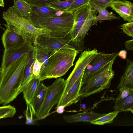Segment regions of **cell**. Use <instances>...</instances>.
<instances>
[{
    "mask_svg": "<svg viewBox=\"0 0 133 133\" xmlns=\"http://www.w3.org/2000/svg\"><path fill=\"white\" fill-rule=\"evenodd\" d=\"M29 56V52L24 53L8 66L1 68L0 104L6 105L20 94L21 80Z\"/></svg>",
    "mask_w": 133,
    "mask_h": 133,
    "instance_id": "cell-1",
    "label": "cell"
},
{
    "mask_svg": "<svg viewBox=\"0 0 133 133\" xmlns=\"http://www.w3.org/2000/svg\"><path fill=\"white\" fill-rule=\"evenodd\" d=\"M3 18L10 24L13 31L23 38L25 43L37 45V39L40 35L50 36L51 31L45 28H38L32 25L27 19L23 17L14 6L9 7L3 13Z\"/></svg>",
    "mask_w": 133,
    "mask_h": 133,
    "instance_id": "cell-2",
    "label": "cell"
},
{
    "mask_svg": "<svg viewBox=\"0 0 133 133\" xmlns=\"http://www.w3.org/2000/svg\"><path fill=\"white\" fill-rule=\"evenodd\" d=\"M79 52L68 45L55 50L47 64L40 71L38 78L41 81L64 75L73 65L74 61Z\"/></svg>",
    "mask_w": 133,
    "mask_h": 133,
    "instance_id": "cell-3",
    "label": "cell"
},
{
    "mask_svg": "<svg viewBox=\"0 0 133 133\" xmlns=\"http://www.w3.org/2000/svg\"><path fill=\"white\" fill-rule=\"evenodd\" d=\"M72 12L74 23L70 34L75 49L79 52L84 48L83 40L86 34L97 22V11L89 2Z\"/></svg>",
    "mask_w": 133,
    "mask_h": 133,
    "instance_id": "cell-4",
    "label": "cell"
},
{
    "mask_svg": "<svg viewBox=\"0 0 133 133\" xmlns=\"http://www.w3.org/2000/svg\"><path fill=\"white\" fill-rule=\"evenodd\" d=\"M114 61H112L103 67L91 77L82 81L79 95L85 98L109 88L115 73L112 69Z\"/></svg>",
    "mask_w": 133,
    "mask_h": 133,
    "instance_id": "cell-5",
    "label": "cell"
},
{
    "mask_svg": "<svg viewBox=\"0 0 133 133\" xmlns=\"http://www.w3.org/2000/svg\"><path fill=\"white\" fill-rule=\"evenodd\" d=\"M74 23L72 12L65 11L59 15L42 21L36 27L48 29L51 31V36L62 37L70 34Z\"/></svg>",
    "mask_w": 133,
    "mask_h": 133,
    "instance_id": "cell-6",
    "label": "cell"
},
{
    "mask_svg": "<svg viewBox=\"0 0 133 133\" xmlns=\"http://www.w3.org/2000/svg\"><path fill=\"white\" fill-rule=\"evenodd\" d=\"M65 85V80L60 78L56 79L51 85L46 87L44 101L36 116L37 120L43 119L49 115L52 108L59 101Z\"/></svg>",
    "mask_w": 133,
    "mask_h": 133,
    "instance_id": "cell-7",
    "label": "cell"
},
{
    "mask_svg": "<svg viewBox=\"0 0 133 133\" xmlns=\"http://www.w3.org/2000/svg\"><path fill=\"white\" fill-rule=\"evenodd\" d=\"M98 53L97 50L96 49L92 50L86 49L81 53L73 71L65 80V86L61 98L66 95L84 71L87 65Z\"/></svg>",
    "mask_w": 133,
    "mask_h": 133,
    "instance_id": "cell-8",
    "label": "cell"
},
{
    "mask_svg": "<svg viewBox=\"0 0 133 133\" xmlns=\"http://www.w3.org/2000/svg\"><path fill=\"white\" fill-rule=\"evenodd\" d=\"M118 53V52L110 54L98 52L86 66L82 81L91 77L110 62L115 61Z\"/></svg>",
    "mask_w": 133,
    "mask_h": 133,
    "instance_id": "cell-9",
    "label": "cell"
},
{
    "mask_svg": "<svg viewBox=\"0 0 133 133\" xmlns=\"http://www.w3.org/2000/svg\"><path fill=\"white\" fill-rule=\"evenodd\" d=\"M63 11H59L49 6L31 5L30 12L26 18L36 27L40 22L48 18L59 15Z\"/></svg>",
    "mask_w": 133,
    "mask_h": 133,
    "instance_id": "cell-10",
    "label": "cell"
},
{
    "mask_svg": "<svg viewBox=\"0 0 133 133\" xmlns=\"http://www.w3.org/2000/svg\"><path fill=\"white\" fill-rule=\"evenodd\" d=\"M37 41V45L53 50H57L66 45L74 48L70 34L62 37L40 35Z\"/></svg>",
    "mask_w": 133,
    "mask_h": 133,
    "instance_id": "cell-11",
    "label": "cell"
},
{
    "mask_svg": "<svg viewBox=\"0 0 133 133\" xmlns=\"http://www.w3.org/2000/svg\"><path fill=\"white\" fill-rule=\"evenodd\" d=\"M32 45L25 43L17 47L5 49L3 55L1 68H5L24 53H29L34 49Z\"/></svg>",
    "mask_w": 133,
    "mask_h": 133,
    "instance_id": "cell-12",
    "label": "cell"
},
{
    "mask_svg": "<svg viewBox=\"0 0 133 133\" xmlns=\"http://www.w3.org/2000/svg\"><path fill=\"white\" fill-rule=\"evenodd\" d=\"M110 7L124 21L133 22V4L131 2L125 0H115L112 2Z\"/></svg>",
    "mask_w": 133,
    "mask_h": 133,
    "instance_id": "cell-13",
    "label": "cell"
},
{
    "mask_svg": "<svg viewBox=\"0 0 133 133\" xmlns=\"http://www.w3.org/2000/svg\"><path fill=\"white\" fill-rule=\"evenodd\" d=\"M84 71L66 95L60 98L56 107L60 105H63L65 107L69 106L76 103L79 100L80 98L79 93Z\"/></svg>",
    "mask_w": 133,
    "mask_h": 133,
    "instance_id": "cell-14",
    "label": "cell"
},
{
    "mask_svg": "<svg viewBox=\"0 0 133 133\" xmlns=\"http://www.w3.org/2000/svg\"><path fill=\"white\" fill-rule=\"evenodd\" d=\"M5 25L6 29L1 38L5 49L16 47L25 43L22 37L13 31L9 24L7 23Z\"/></svg>",
    "mask_w": 133,
    "mask_h": 133,
    "instance_id": "cell-15",
    "label": "cell"
},
{
    "mask_svg": "<svg viewBox=\"0 0 133 133\" xmlns=\"http://www.w3.org/2000/svg\"><path fill=\"white\" fill-rule=\"evenodd\" d=\"M46 86L42 83L39 84L30 103L33 115L35 116L42 104L46 91Z\"/></svg>",
    "mask_w": 133,
    "mask_h": 133,
    "instance_id": "cell-16",
    "label": "cell"
},
{
    "mask_svg": "<svg viewBox=\"0 0 133 133\" xmlns=\"http://www.w3.org/2000/svg\"><path fill=\"white\" fill-rule=\"evenodd\" d=\"M106 114L96 113L91 111L90 112H84L71 115H64L63 116V118L65 121L69 123L79 122H90Z\"/></svg>",
    "mask_w": 133,
    "mask_h": 133,
    "instance_id": "cell-17",
    "label": "cell"
},
{
    "mask_svg": "<svg viewBox=\"0 0 133 133\" xmlns=\"http://www.w3.org/2000/svg\"><path fill=\"white\" fill-rule=\"evenodd\" d=\"M127 65L123 74L120 77L117 88L119 89L124 86L133 88V61L127 59Z\"/></svg>",
    "mask_w": 133,
    "mask_h": 133,
    "instance_id": "cell-18",
    "label": "cell"
},
{
    "mask_svg": "<svg viewBox=\"0 0 133 133\" xmlns=\"http://www.w3.org/2000/svg\"><path fill=\"white\" fill-rule=\"evenodd\" d=\"M41 82L39 78H34L30 80L25 86L22 92L26 103H30Z\"/></svg>",
    "mask_w": 133,
    "mask_h": 133,
    "instance_id": "cell-19",
    "label": "cell"
},
{
    "mask_svg": "<svg viewBox=\"0 0 133 133\" xmlns=\"http://www.w3.org/2000/svg\"><path fill=\"white\" fill-rule=\"evenodd\" d=\"M36 52V57L40 62L43 63L40 71L42 70L48 63L50 56L55 50L37 45L34 47Z\"/></svg>",
    "mask_w": 133,
    "mask_h": 133,
    "instance_id": "cell-20",
    "label": "cell"
},
{
    "mask_svg": "<svg viewBox=\"0 0 133 133\" xmlns=\"http://www.w3.org/2000/svg\"><path fill=\"white\" fill-rule=\"evenodd\" d=\"M89 3L99 13L98 15L96 17V20L97 22L103 20L120 19V17L116 16L112 12H109L106 9L98 7L90 1H89Z\"/></svg>",
    "mask_w": 133,
    "mask_h": 133,
    "instance_id": "cell-21",
    "label": "cell"
},
{
    "mask_svg": "<svg viewBox=\"0 0 133 133\" xmlns=\"http://www.w3.org/2000/svg\"><path fill=\"white\" fill-rule=\"evenodd\" d=\"M14 6L21 15L26 18L29 14L31 5L25 0H14Z\"/></svg>",
    "mask_w": 133,
    "mask_h": 133,
    "instance_id": "cell-22",
    "label": "cell"
},
{
    "mask_svg": "<svg viewBox=\"0 0 133 133\" xmlns=\"http://www.w3.org/2000/svg\"><path fill=\"white\" fill-rule=\"evenodd\" d=\"M114 109L120 112L123 111L133 112V93L124 98Z\"/></svg>",
    "mask_w": 133,
    "mask_h": 133,
    "instance_id": "cell-23",
    "label": "cell"
},
{
    "mask_svg": "<svg viewBox=\"0 0 133 133\" xmlns=\"http://www.w3.org/2000/svg\"><path fill=\"white\" fill-rule=\"evenodd\" d=\"M120 112L115 111L107 114L105 115L99 117L90 122L91 124L98 125H102L109 123L112 122Z\"/></svg>",
    "mask_w": 133,
    "mask_h": 133,
    "instance_id": "cell-24",
    "label": "cell"
},
{
    "mask_svg": "<svg viewBox=\"0 0 133 133\" xmlns=\"http://www.w3.org/2000/svg\"><path fill=\"white\" fill-rule=\"evenodd\" d=\"M16 112L15 107L11 105L0 107V119L4 118L13 117Z\"/></svg>",
    "mask_w": 133,
    "mask_h": 133,
    "instance_id": "cell-25",
    "label": "cell"
},
{
    "mask_svg": "<svg viewBox=\"0 0 133 133\" xmlns=\"http://www.w3.org/2000/svg\"><path fill=\"white\" fill-rule=\"evenodd\" d=\"M120 93L116 98L115 104L114 107V109L121 102L130 94L133 93V88L124 86L119 89Z\"/></svg>",
    "mask_w": 133,
    "mask_h": 133,
    "instance_id": "cell-26",
    "label": "cell"
},
{
    "mask_svg": "<svg viewBox=\"0 0 133 133\" xmlns=\"http://www.w3.org/2000/svg\"><path fill=\"white\" fill-rule=\"evenodd\" d=\"M74 0H65L59 1L49 5L50 7L59 11H66Z\"/></svg>",
    "mask_w": 133,
    "mask_h": 133,
    "instance_id": "cell-27",
    "label": "cell"
},
{
    "mask_svg": "<svg viewBox=\"0 0 133 133\" xmlns=\"http://www.w3.org/2000/svg\"><path fill=\"white\" fill-rule=\"evenodd\" d=\"M31 5L48 6L60 0H25Z\"/></svg>",
    "mask_w": 133,
    "mask_h": 133,
    "instance_id": "cell-28",
    "label": "cell"
},
{
    "mask_svg": "<svg viewBox=\"0 0 133 133\" xmlns=\"http://www.w3.org/2000/svg\"><path fill=\"white\" fill-rule=\"evenodd\" d=\"M90 0H74L66 10L73 12L88 3Z\"/></svg>",
    "mask_w": 133,
    "mask_h": 133,
    "instance_id": "cell-29",
    "label": "cell"
},
{
    "mask_svg": "<svg viewBox=\"0 0 133 133\" xmlns=\"http://www.w3.org/2000/svg\"><path fill=\"white\" fill-rule=\"evenodd\" d=\"M123 32L130 37H133V22H128L120 25Z\"/></svg>",
    "mask_w": 133,
    "mask_h": 133,
    "instance_id": "cell-30",
    "label": "cell"
},
{
    "mask_svg": "<svg viewBox=\"0 0 133 133\" xmlns=\"http://www.w3.org/2000/svg\"><path fill=\"white\" fill-rule=\"evenodd\" d=\"M26 104V109L25 112V116L26 118L25 123L27 125H32L33 123V114L30 106L29 104L27 103Z\"/></svg>",
    "mask_w": 133,
    "mask_h": 133,
    "instance_id": "cell-31",
    "label": "cell"
},
{
    "mask_svg": "<svg viewBox=\"0 0 133 133\" xmlns=\"http://www.w3.org/2000/svg\"><path fill=\"white\" fill-rule=\"evenodd\" d=\"M113 0H90V1L98 7L106 9L110 7Z\"/></svg>",
    "mask_w": 133,
    "mask_h": 133,
    "instance_id": "cell-32",
    "label": "cell"
},
{
    "mask_svg": "<svg viewBox=\"0 0 133 133\" xmlns=\"http://www.w3.org/2000/svg\"><path fill=\"white\" fill-rule=\"evenodd\" d=\"M43 64V63L40 62L37 60L36 55L35 59L32 70L33 74L35 78H38L40 70Z\"/></svg>",
    "mask_w": 133,
    "mask_h": 133,
    "instance_id": "cell-33",
    "label": "cell"
},
{
    "mask_svg": "<svg viewBox=\"0 0 133 133\" xmlns=\"http://www.w3.org/2000/svg\"><path fill=\"white\" fill-rule=\"evenodd\" d=\"M125 46L126 49L130 51L133 49V40H129L125 43Z\"/></svg>",
    "mask_w": 133,
    "mask_h": 133,
    "instance_id": "cell-34",
    "label": "cell"
},
{
    "mask_svg": "<svg viewBox=\"0 0 133 133\" xmlns=\"http://www.w3.org/2000/svg\"><path fill=\"white\" fill-rule=\"evenodd\" d=\"M127 54V51L124 50L121 51L118 53V55L119 56L123 59H125L126 58Z\"/></svg>",
    "mask_w": 133,
    "mask_h": 133,
    "instance_id": "cell-35",
    "label": "cell"
},
{
    "mask_svg": "<svg viewBox=\"0 0 133 133\" xmlns=\"http://www.w3.org/2000/svg\"><path fill=\"white\" fill-rule=\"evenodd\" d=\"M65 107L63 105H60L56 107V111L58 113L61 114L64 111Z\"/></svg>",
    "mask_w": 133,
    "mask_h": 133,
    "instance_id": "cell-36",
    "label": "cell"
},
{
    "mask_svg": "<svg viewBox=\"0 0 133 133\" xmlns=\"http://www.w3.org/2000/svg\"><path fill=\"white\" fill-rule=\"evenodd\" d=\"M4 0H0V6L4 7Z\"/></svg>",
    "mask_w": 133,
    "mask_h": 133,
    "instance_id": "cell-37",
    "label": "cell"
},
{
    "mask_svg": "<svg viewBox=\"0 0 133 133\" xmlns=\"http://www.w3.org/2000/svg\"><path fill=\"white\" fill-rule=\"evenodd\" d=\"M1 68H0V83L1 81Z\"/></svg>",
    "mask_w": 133,
    "mask_h": 133,
    "instance_id": "cell-38",
    "label": "cell"
},
{
    "mask_svg": "<svg viewBox=\"0 0 133 133\" xmlns=\"http://www.w3.org/2000/svg\"><path fill=\"white\" fill-rule=\"evenodd\" d=\"M0 27H1V24L0 23Z\"/></svg>",
    "mask_w": 133,
    "mask_h": 133,
    "instance_id": "cell-39",
    "label": "cell"
},
{
    "mask_svg": "<svg viewBox=\"0 0 133 133\" xmlns=\"http://www.w3.org/2000/svg\"><path fill=\"white\" fill-rule=\"evenodd\" d=\"M113 0L114 1V0ZM131 0L133 1V0Z\"/></svg>",
    "mask_w": 133,
    "mask_h": 133,
    "instance_id": "cell-40",
    "label": "cell"
}]
</instances>
